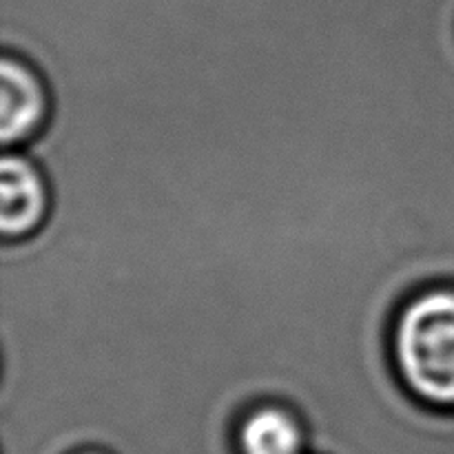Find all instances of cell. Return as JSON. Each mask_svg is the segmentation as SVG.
I'll return each mask as SVG.
<instances>
[{"label":"cell","mask_w":454,"mask_h":454,"mask_svg":"<svg viewBox=\"0 0 454 454\" xmlns=\"http://www.w3.org/2000/svg\"><path fill=\"white\" fill-rule=\"evenodd\" d=\"M390 359L412 399L454 412V284H433L399 306Z\"/></svg>","instance_id":"obj_1"},{"label":"cell","mask_w":454,"mask_h":454,"mask_svg":"<svg viewBox=\"0 0 454 454\" xmlns=\"http://www.w3.org/2000/svg\"><path fill=\"white\" fill-rule=\"evenodd\" d=\"M51 115V93L40 71L25 58L0 56V145L25 149Z\"/></svg>","instance_id":"obj_2"},{"label":"cell","mask_w":454,"mask_h":454,"mask_svg":"<svg viewBox=\"0 0 454 454\" xmlns=\"http://www.w3.org/2000/svg\"><path fill=\"white\" fill-rule=\"evenodd\" d=\"M51 213V189L43 168L20 149L0 158V239H25Z\"/></svg>","instance_id":"obj_3"},{"label":"cell","mask_w":454,"mask_h":454,"mask_svg":"<svg viewBox=\"0 0 454 454\" xmlns=\"http://www.w3.org/2000/svg\"><path fill=\"white\" fill-rule=\"evenodd\" d=\"M235 426L242 454H301L306 442L301 415L282 402L253 403Z\"/></svg>","instance_id":"obj_4"},{"label":"cell","mask_w":454,"mask_h":454,"mask_svg":"<svg viewBox=\"0 0 454 454\" xmlns=\"http://www.w3.org/2000/svg\"><path fill=\"white\" fill-rule=\"evenodd\" d=\"M344 304H366V301H344ZM310 306H326V304H310ZM375 306V304H372ZM229 309H278V306H229ZM279 309H293V306H279ZM381 309V306H380ZM388 310V309H386ZM393 313V310H390Z\"/></svg>","instance_id":"obj_5"},{"label":"cell","mask_w":454,"mask_h":454,"mask_svg":"<svg viewBox=\"0 0 454 454\" xmlns=\"http://www.w3.org/2000/svg\"><path fill=\"white\" fill-rule=\"evenodd\" d=\"M80 454H102V452H80Z\"/></svg>","instance_id":"obj_6"}]
</instances>
